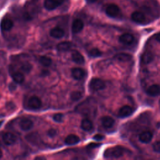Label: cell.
<instances>
[{
	"mask_svg": "<svg viewBox=\"0 0 160 160\" xmlns=\"http://www.w3.org/2000/svg\"><path fill=\"white\" fill-rule=\"evenodd\" d=\"M2 122H3V121H0V126H1V124H2Z\"/></svg>",
	"mask_w": 160,
	"mask_h": 160,
	"instance_id": "cell-40",
	"label": "cell"
},
{
	"mask_svg": "<svg viewBox=\"0 0 160 160\" xmlns=\"http://www.w3.org/2000/svg\"><path fill=\"white\" fill-rule=\"evenodd\" d=\"M132 112H133V109L131 106L125 105L119 109L118 112V115L121 118H126V117L129 116L132 113Z\"/></svg>",
	"mask_w": 160,
	"mask_h": 160,
	"instance_id": "cell-8",
	"label": "cell"
},
{
	"mask_svg": "<svg viewBox=\"0 0 160 160\" xmlns=\"http://www.w3.org/2000/svg\"><path fill=\"white\" fill-rule=\"evenodd\" d=\"M134 36L129 33L122 34L119 38V41L124 44H130L134 41Z\"/></svg>",
	"mask_w": 160,
	"mask_h": 160,
	"instance_id": "cell-13",
	"label": "cell"
},
{
	"mask_svg": "<svg viewBox=\"0 0 160 160\" xmlns=\"http://www.w3.org/2000/svg\"><path fill=\"white\" fill-rule=\"evenodd\" d=\"M146 92L151 96H156L160 94V86L158 84H152L148 87Z\"/></svg>",
	"mask_w": 160,
	"mask_h": 160,
	"instance_id": "cell-15",
	"label": "cell"
},
{
	"mask_svg": "<svg viewBox=\"0 0 160 160\" xmlns=\"http://www.w3.org/2000/svg\"><path fill=\"white\" fill-rule=\"evenodd\" d=\"M64 0H45L44 2V8L49 11H52L61 5Z\"/></svg>",
	"mask_w": 160,
	"mask_h": 160,
	"instance_id": "cell-4",
	"label": "cell"
},
{
	"mask_svg": "<svg viewBox=\"0 0 160 160\" xmlns=\"http://www.w3.org/2000/svg\"><path fill=\"white\" fill-rule=\"evenodd\" d=\"M46 159L45 158H42V157H36L35 158V159Z\"/></svg>",
	"mask_w": 160,
	"mask_h": 160,
	"instance_id": "cell-37",
	"label": "cell"
},
{
	"mask_svg": "<svg viewBox=\"0 0 160 160\" xmlns=\"http://www.w3.org/2000/svg\"><path fill=\"white\" fill-rule=\"evenodd\" d=\"M39 62L44 66L48 67L49 66L51 63H52V60L50 58L46 56H42L40 57L39 58Z\"/></svg>",
	"mask_w": 160,
	"mask_h": 160,
	"instance_id": "cell-25",
	"label": "cell"
},
{
	"mask_svg": "<svg viewBox=\"0 0 160 160\" xmlns=\"http://www.w3.org/2000/svg\"><path fill=\"white\" fill-rule=\"evenodd\" d=\"M152 138V134L150 131H144L139 135V140L143 143L149 142Z\"/></svg>",
	"mask_w": 160,
	"mask_h": 160,
	"instance_id": "cell-16",
	"label": "cell"
},
{
	"mask_svg": "<svg viewBox=\"0 0 160 160\" xmlns=\"http://www.w3.org/2000/svg\"><path fill=\"white\" fill-rule=\"evenodd\" d=\"M41 105L42 102L41 99L36 96H31L28 101V106L32 109H38L41 108Z\"/></svg>",
	"mask_w": 160,
	"mask_h": 160,
	"instance_id": "cell-6",
	"label": "cell"
},
{
	"mask_svg": "<svg viewBox=\"0 0 160 160\" xmlns=\"http://www.w3.org/2000/svg\"><path fill=\"white\" fill-rule=\"evenodd\" d=\"M152 149L154 151L156 152H160V141L155 142L152 145Z\"/></svg>",
	"mask_w": 160,
	"mask_h": 160,
	"instance_id": "cell-30",
	"label": "cell"
},
{
	"mask_svg": "<svg viewBox=\"0 0 160 160\" xmlns=\"http://www.w3.org/2000/svg\"><path fill=\"white\" fill-rule=\"evenodd\" d=\"M156 39L158 40V41H159L160 42V32L157 34V35H156Z\"/></svg>",
	"mask_w": 160,
	"mask_h": 160,
	"instance_id": "cell-36",
	"label": "cell"
},
{
	"mask_svg": "<svg viewBox=\"0 0 160 160\" xmlns=\"http://www.w3.org/2000/svg\"><path fill=\"white\" fill-rule=\"evenodd\" d=\"M79 138L75 134L68 135L64 140V142L67 145H74L79 142Z\"/></svg>",
	"mask_w": 160,
	"mask_h": 160,
	"instance_id": "cell-19",
	"label": "cell"
},
{
	"mask_svg": "<svg viewBox=\"0 0 160 160\" xmlns=\"http://www.w3.org/2000/svg\"><path fill=\"white\" fill-rule=\"evenodd\" d=\"M2 141L7 146H11L14 144L16 141V136L9 132H7L3 134L2 135Z\"/></svg>",
	"mask_w": 160,
	"mask_h": 160,
	"instance_id": "cell-5",
	"label": "cell"
},
{
	"mask_svg": "<svg viewBox=\"0 0 160 160\" xmlns=\"http://www.w3.org/2000/svg\"><path fill=\"white\" fill-rule=\"evenodd\" d=\"M114 119L108 116H104L101 118V124L106 128H111L114 124Z\"/></svg>",
	"mask_w": 160,
	"mask_h": 160,
	"instance_id": "cell-18",
	"label": "cell"
},
{
	"mask_svg": "<svg viewBox=\"0 0 160 160\" xmlns=\"http://www.w3.org/2000/svg\"><path fill=\"white\" fill-rule=\"evenodd\" d=\"M106 14L111 18L116 17L120 13V9L118 6L115 4H110L106 8Z\"/></svg>",
	"mask_w": 160,
	"mask_h": 160,
	"instance_id": "cell-3",
	"label": "cell"
},
{
	"mask_svg": "<svg viewBox=\"0 0 160 160\" xmlns=\"http://www.w3.org/2000/svg\"><path fill=\"white\" fill-rule=\"evenodd\" d=\"M1 29L4 31H8L13 27V22L9 18H4L2 19L0 24Z\"/></svg>",
	"mask_w": 160,
	"mask_h": 160,
	"instance_id": "cell-9",
	"label": "cell"
},
{
	"mask_svg": "<svg viewBox=\"0 0 160 160\" xmlns=\"http://www.w3.org/2000/svg\"><path fill=\"white\" fill-rule=\"evenodd\" d=\"M88 2H95L96 0H86Z\"/></svg>",
	"mask_w": 160,
	"mask_h": 160,
	"instance_id": "cell-38",
	"label": "cell"
},
{
	"mask_svg": "<svg viewBox=\"0 0 160 160\" xmlns=\"http://www.w3.org/2000/svg\"><path fill=\"white\" fill-rule=\"evenodd\" d=\"M153 59H154V55L150 51L144 52L142 54L141 58L142 62L145 64H149L151 62H152L153 61Z\"/></svg>",
	"mask_w": 160,
	"mask_h": 160,
	"instance_id": "cell-20",
	"label": "cell"
},
{
	"mask_svg": "<svg viewBox=\"0 0 160 160\" xmlns=\"http://www.w3.org/2000/svg\"><path fill=\"white\" fill-rule=\"evenodd\" d=\"M72 59L74 62H75L77 64H82L83 63H84V58L83 57V56L78 51H74L72 52Z\"/></svg>",
	"mask_w": 160,
	"mask_h": 160,
	"instance_id": "cell-17",
	"label": "cell"
},
{
	"mask_svg": "<svg viewBox=\"0 0 160 160\" xmlns=\"http://www.w3.org/2000/svg\"><path fill=\"white\" fill-rule=\"evenodd\" d=\"M88 53L90 56L93 57V58L99 57L102 54V52H101V51L98 48H92V49H90Z\"/></svg>",
	"mask_w": 160,
	"mask_h": 160,
	"instance_id": "cell-26",
	"label": "cell"
},
{
	"mask_svg": "<svg viewBox=\"0 0 160 160\" xmlns=\"http://www.w3.org/2000/svg\"><path fill=\"white\" fill-rule=\"evenodd\" d=\"M70 98H71V100L74 101H76L79 100V99L82 98V94H81V92H79V91H72V92L71 93Z\"/></svg>",
	"mask_w": 160,
	"mask_h": 160,
	"instance_id": "cell-27",
	"label": "cell"
},
{
	"mask_svg": "<svg viewBox=\"0 0 160 160\" xmlns=\"http://www.w3.org/2000/svg\"><path fill=\"white\" fill-rule=\"evenodd\" d=\"M16 85L14 84H13V83H11V85L9 86V89H10L11 90H14V89H16Z\"/></svg>",
	"mask_w": 160,
	"mask_h": 160,
	"instance_id": "cell-33",
	"label": "cell"
},
{
	"mask_svg": "<svg viewBox=\"0 0 160 160\" xmlns=\"http://www.w3.org/2000/svg\"><path fill=\"white\" fill-rule=\"evenodd\" d=\"M11 77L13 81L18 84H21L24 81V75L20 72H14L11 74Z\"/></svg>",
	"mask_w": 160,
	"mask_h": 160,
	"instance_id": "cell-24",
	"label": "cell"
},
{
	"mask_svg": "<svg viewBox=\"0 0 160 160\" xmlns=\"http://www.w3.org/2000/svg\"><path fill=\"white\" fill-rule=\"evenodd\" d=\"M49 34H50V36H52V38L59 39L64 36V31L62 28L59 27H55L50 31Z\"/></svg>",
	"mask_w": 160,
	"mask_h": 160,
	"instance_id": "cell-14",
	"label": "cell"
},
{
	"mask_svg": "<svg viewBox=\"0 0 160 160\" xmlns=\"http://www.w3.org/2000/svg\"><path fill=\"white\" fill-rule=\"evenodd\" d=\"M99 146V144H96V143H92V144H90L88 146L89 147V148H94V147H97V146Z\"/></svg>",
	"mask_w": 160,
	"mask_h": 160,
	"instance_id": "cell-34",
	"label": "cell"
},
{
	"mask_svg": "<svg viewBox=\"0 0 160 160\" xmlns=\"http://www.w3.org/2000/svg\"><path fill=\"white\" fill-rule=\"evenodd\" d=\"M72 44L71 42L69 41H63L59 42L57 45V49L59 51H66L70 49Z\"/></svg>",
	"mask_w": 160,
	"mask_h": 160,
	"instance_id": "cell-22",
	"label": "cell"
},
{
	"mask_svg": "<svg viewBox=\"0 0 160 160\" xmlns=\"http://www.w3.org/2000/svg\"><path fill=\"white\" fill-rule=\"evenodd\" d=\"M49 74V71H48V70H46V69H44L43 71H42V75H44V76H47L48 74Z\"/></svg>",
	"mask_w": 160,
	"mask_h": 160,
	"instance_id": "cell-35",
	"label": "cell"
},
{
	"mask_svg": "<svg viewBox=\"0 0 160 160\" xmlns=\"http://www.w3.org/2000/svg\"><path fill=\"white\" fill-rule=\"evenodd\" d=\"M81 127L84 131H89L92 129L93 125H92V123L91 121V120H89V119L85 118L82 120L81 124Z\"/></svg>",
	"mask_w": 160,
	"mask_h": 160,
	"instance_id": "cell-23",
	"label": "cell"
},
{
	"mask_svg": "<svg viewBox=\"0 0 160 160\" xmlns=\"http://www.w3.org/2000/svg\"><path fill=\"white\" fill-rule=\"evenodd\" d=\"M64 116L62 113H56L53 116V119L57 122H61L63 121Z\"/></svg>",
	"mask_w": 160,
	"mask_h": 160,
	"instance_id": "cell-29",
	"label": "cell"
},
{
	"mask_svg": "<svg viewBox=\"0 0 160 160\" xmlns=\"http://www.w3.org/2000/svg\"><path fill=\"white\" fill-rule=\"evenodd\" d=\"M114 59L119 61L121 62H127L130 61L132 59V56L131 54L125 53V52H121L118 53L114 56Z\"/></svg>",
	"mask_w": 160,
	"mask_h": 160,
	"instance_id": "cell-21",
	"label": "cell"
},
{
	"mask_svg": "<svg viewBox=\"0 0 160 160\" xmlns=\"http://www.w3.org/2000/svg\"><path fill=\"white\" fill-rule=\"evenodd\" d=\"M2 152L1 149H0V158L2 157Z\"/></svg>",
	"mask_w": 160,
	"mask_h": 160,
	"instance_id": "cell-39",
	"label": "cell"
},
{
	"mask_svg": "<svg viewBox=\"0 0 160 160\" xmlns=\"http://www.w3.org/2000/svg\"><path fill=\"white\" fill-rule=\"evenodd\" d=\"M71 74L74 79L76 80H80L84 77L86 72L82 68H74L71 70Z\"/></svg>",
	"mask_w": 160,
	"mask_h": 160,
	"instance_id": "cell-7",
	"label": "cell"
},
{
	"mask_svg": "<svg viewBox=\"0 0 160 160\" xmlns=\"http://www.w3.org/2000/svg\"><path fill=\"white\" fill-rule=\"evenodd\" d=\"M131 19L137 23H142L145 21L146 17L142 12L134 11L131 14Z\"/></svg>",
	"mask_w": 160,
	"mask_h": 160,
	"instance_id": "cell-11",
	"label": "cell"
},
{
	"mask_svg": "<svg viewBox=\"0 0 160 160\" xmlns=\"http://www.w3.org/2000/svg\"><path fill=\"white\" fill-rule=\"evenodd\" d=\"M83 28H84V23L81 19H76L72 22V32L78 33L83 29Z\"/></svg>",
	"mask_w": 160,
	"mask_h": 160,
	"instance_id": "cell-12",
	"label": "cell"
},
{
	"mask_svg": "<svg viewBox=\"0 0 160 160\" xmlns=\"http://www.w3.org/2000/svg\"><path fill=\"white\" fill-rule=\"evenodd\" d=\"M57 131L55 129H50L48 130V135L50 137V138H54V136H56L57 135Z\"/></svg>",
	"mask_w": 160,
	"mask_h": 160,
	"instance_id": "cell-31",
	"label": "cell"
},
{
	"mask_svg": "<svg viewBox=\"0 0 160 160\" xmlns=\"http://www.w3.org/2000/svg\"><path fill=\"white\" fill-rule=\"evenodd\" d=\"M123 149L121 146H115L107 149L104 153L106 158H119L123 154Z\"/></svg>",
	"mask_w": 160,
	"mask_h": 160,
	"instance_id": "cell-1",
	"label": "cell"
},
{
	"mask_svg": "<svg viewBox=\"0 0 160 160\" xmlns=\"http://www.w3.org/2000/svg\"><path fill=\"white\" fill-rule=\"evenodd\" d=\"M21 69L24 72L28 73L32 69V65L28 62H25L23 64H22Z\"/></svg>",
	"mask_w": 160,
	"mask_h": 160,
	"instance_id": "cell-28",
	"label": "cell"
},
{
	"mask_svg": "<svg viewBox=\"0 0 160 160\" xmlns=\"http://www.w3.org/2000/svg\"><path fill=\"white\" fill-rule=\"evenodd\" d=\"M19 126L22 130L28 131L32 128L33 122L28 118H24L19 122Z\"/></svg>",
	"mask_w": 160,
	"mask_h": 160,
	"instance_id": "cell-10",
	"label": "cell"
},
{
	"mask_svg": "<svg viewBox=\"0 0 160 160\" xmlns=\"http://www.w3.org/2000/svg\"><path fill=\"white\" fill-rule=\"evenodd\" d=\"M104 138V136L100 134H95V136L93 137V139L96 141H101V140H102Z\"/></svg>",
	"mask_w": 160,
	"mask_h": 160,
	"instance_id": "cell-32",
	"label": "cell"
},
{
	"mask_svg": "<svg viewBox=\"0 0 160 160\" xmlns=\"http://www.w3.org/2000/svg\"><path fill=\"white\" fill-rule=\"evenodd\" d=\"M89 86L91 89L98 91L103 89L105 88L106 84L105 82L99 78H92L89 82Z\"/></svg>",
	"mask_w": 160,
	"mask_h": 160,
	"instance_id": "cell-2",
	"label": "cell"
}]
</instances>
